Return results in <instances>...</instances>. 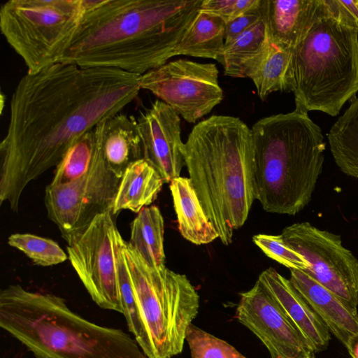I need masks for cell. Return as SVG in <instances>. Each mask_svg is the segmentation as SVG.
<instances>
[{"instance_id":"cell-23","label":"cell","mask_w":358,"mask_h":358,"mask_svg":"<svg viewBox=\"0 0 358 358\" xmlns=\"http://www.w3.org/2000/svg\"><path fill=\"white\" fill-rule=\"evenodd\" d=\"M129 245L152 268L165 265L164 250V222L159 208L155 205L143 208L130 224Z\"/></svg>"},{"instance_id":"cell-18","label":"cell","mask_w":358,"mask_h":358,"mask_svg":"<svg viewBox=\"0 0 358 358\" xmlns=\"http://www.w3.org/2000/svg\"><path fill=\"white\" fill-rule=\"evenodd\" d=\"M104 160L118 178L136 161L143 159V147L136 118L115 114L96 126Z\"/></svg>"},{"instance_id":"cell-14","label":"cell","mask_w":358,"mask_h":358,"mask_svg":"<svg viewBox=\"0 0 358 358\" xmlns=\"http://www.w3.org/2000/svg\"><path fill=\"white\" fill-rule=\"evenodd\" d=\"M142 141L143 159L160 174L166 183L180 177L185 164L180 119L160 100L141 111L136 118Z\"/></svg>"},{"instance_id":"cell-24","label":"cell","mask_w":358,"mask_h":358,"mask_svg":"<svg viewBox=\"0 0 358 358\" xmlns=\"http://www.w3.org/2000/svg\"><path fill=\"white\" fill-rule=\"evenodd\" d=\"M292 50L271 42L256 67L249 76L257 89L259 97L265 100L274 92H292Z\"/></svg>"},{"instance_id":"cell-34","label":"cell","mask_w":358,"mask_h":358,"mask_svg":"<svg viewBox=\"0 0 358 358\" xmlns=\"http://www.w3.org/2000/svg\"><path fill=\"white\" fill-rule=\"evenodd\" d=\"M345 347L352 358H358V333L349 340Z\"/></svg>"},{"instance_id":"cell-7","label":"cell","mask_w":358,"mask_h":358,"mask_svg":"<svg viewBox=\"0 0 358 358\" xmlns=\"http://www.w3.org/2000/svg\"><path fill=\"white\" fill-rule=\"evenodd\" d=\"M124 248L142 329L138 344L148 358H172L183 350L199 295L186 275L150 267L127 241Z\"/></svg>"},{"instance_id":"cell-33","label":"cell","mask_w":358,"mask_h":358,"mask_svg":"<svg viewBox=\"0 0 358 358\" xmlns=\"http://www.w3.org/2000/svg\"><path fill=\"white\" fill-rule=\"evenodd\" d=\"M262 16L261 0L253 7L226 23L225 42L227 43L254 25Z\"/></svg>"},{"instance_id":"cell-6","label":"cell","mask_w":358,"mask_h":358,"mask_svg":"<svg viewBox=\"0 0 358 358\" xmlns=\"http://www.w3.org/2000/svg\"><path fill=\"white\" fill-rule=\"evenodd\" d=\"M291 72L296 110L337 115L358 92V29L329 16L322 2L292 50Z\"/></svg>"},{"instance_id":"cell-36","label":"cell","mask_w":358,"mask_h":358,"mask_svg":"<svg viewBox=\"0 0 358 358\" xmlns=\"http://www.w3.org/2000/svg\"></svg>"},{"instance_id":"cell-3","label":"cell","mask_w":358,"mask_h":358,"mask_svg":"<svg viewBox=\"0 0 358 358\" xmlns=\"http://www.w3.org/2000/svg\"><path fill=\"white\" fill-rule=\"evenodd\" d=\"M184 159L208 218L222 243L229 245L255 199L251 129L238 117L212 115L193 127Z\"/></svg>"},{"instance_id":"cell-31","label":"cell","mask_w":358,"mask_h":358,"mask_svg":"<svg viewBox=\"0 0 358 358\" xmlns=\"http://www.w3.org/2000/svg\"><path fill=\"white\" fill-rule=\"evenodd\" d=\"M258 2L259 0H203L201 9L220 17L227 23Z\"/></svg>"},{"instance_id":"cell-10","label":"cell","mask_w":358,"mask_h":358,"mask_svg":"<svg viewBox=\"0 0 358 358\" xmlns=\"http://www.w3.org/2000/svg\"><path fill=\"white\" fill-rule=\"evenodd\" d=\"M93 164L80 178L64 185L49 184L44 201L48 217L62 237L90 224L97 215L112 211L120 178L107 166L97 127Z\"/></svg>"},{"instance_id":"cell-2","label":"cell","mask_w":358,"mask_h":358,"mask_svg":"<svg viewBox=\"0 0 358 358\" xmlns=\"http://www.w3.org/2000/svg\"><path fill=\"white\" fill-rule=\"evenodd\" d=\"M203 0H87L60 62L142 76L166 64Z\"/></svg>"},{"instance_id":"cell-11","label":"cell","mask_w":358,"mask_h":358,"mask_svg":"<svg viewBox=\"0 0 358 358\" xmlns=\"http://www.w3.org/2000/svg\"><path fill=\"white\" fill-rule=\"evenodd\" d=\"M218 74L213 63L178 59L141 76L140 86L150 91L185 120L195 123L223 99Z\"/></svg>"},{"instance_id":"cell-25","label":"cell","mask_w":358,"mask_h":358,"mask_svg":"<svg viewBox=\"0 0 358 358\" xmlns=\"http://www.w3.org/2000/svg\"><path fill=\"white\" fill-rule=\"evenodd\" d=\"M327 138L334 159L345 175L358 178V98L331 127Z\"/></svg>"},{"instance_id":"cell-1","label":"cell","mask_w":358,"mask_h":358,"mask_svg":"<svg viewBox=\"0 0 358 358\" xmlns=\"http://www.w3.org/2000/svg\"><path fill=\"white\" fill-rule=\"evenodd\" d=\"M141 76L57 63L19 80L0 143V203L15 213L26 187L73 143L138 96Z\"/></svg>"},{"instance_id":"cell-32","label":"cell","mask_w":358,"mask_h":358,"mask_svg":"<svg viewBox=\"0 0 358 358\" xmlns=\"http://www.w3.org/2000/svg\"><path fill=\"white\" fill-rule=\"evenodd\" d=\"M325 13L340 23L358 29V0H322Z\"/></svg>"},{"instance_id":"cell-16","label":"cell","mask_w":358,"mask_h":358,"mask_svg":"<svg viewBox=\"0 0 358 358\" xmlns=\"http://www.w3.org/2000/svg\"><path fill=\"white\" fill-rule=\"evenodd\" d=\"M290 282L344 346L358 333V311L303 270L290 269Z\"/></svg>"},{"instance_id":"cell-30","label":"cell","mask_w":358,"mask_h":358,"mask_svg":"<svg viewBox=\"0 0 358 358\" xmlns=\"http://www.w3.org/2000/svg\"><path fill=\"white\" fill-rule=\"evenodd\" d=\"M252 241L266 256L289 269L306 271L309 267L305 258L287 246L280 235L257 234Z\"/></svg>"},{"instance_id":"cell-13","label":"cell","mask_w":358,"mask_h":358,"mask_svg":"<svg viewBox=\"0 0 358 358\" xmlns=\"http://www.w3.org/2000/svg\"><path fill=\"white\" fill-rule=\"evenodd\" d=\"M236 317L262 341L271 358H293L315 352L258 280L241 294Z\"/></svg>"},{"instance_id":"cell-26","label":"cell","mask_w":358,"mask_h":358,"mask_svg":"<svg viewBox=\"0 0 358 358\" xmlns=\"http://www.w3.org/2000/svg\"><path fill=\"white\" fill-rule=\"evenodd\" d=\"M96 145L95 128L86 132L69 148L56 166L52 185L71 182L90 169L94 159Z\"/></svg>"},{"instance_id":"cell-29","label":"cell","mask_w":358,"mask_h":358,"mask_svg":"<svg viewBox=\"0 0 358 358\" xmlns=\"http://www.w3.org/2000/svg\"><path fill=\"white\" fill-rule=\"evenodd\" d=\"M192 358H247L234 346L191 324L186 333Z\"/></svg>"},{"instance_id":"cell-35","label":"cell","mask_w":358,"mask_h":358,"mask_svg":"<svg viewBox=\"0 0 358 358\" xmlns=\"http://www.w3.org/2000/svg\"><path fill=\"white\" fill-rule=\"evenodd\" d=\"M293 358H316L315 352H308L306 354Z\"/></svg>"},{"instance_id":"cell-15","label":"cell","mask_w":358,"mask_h":358,"mask_svg":"<svg viewBox=\"0 0 358 358\" xmlns=\"http://www.w3.org/2000/svg\"><path fill=\"white\" fill-rule=\"evenodd\" d=\"M258 280L315 352L326 350L331 340L330 331L289 279L270 267L260 273Z\"/></svg>"},{"instance_id":"cell-19","label":"cell","mask_w":358,"mask_h":358,"mask_svg":"<svg viewBox=\"0 0 358 358\" xmlns=\"http://www.w3.org/2000/svg\"><path fill=\"white\" fill-rule=\"evenodd\" d=\"M178 229L184 238L203 245L219 238L208 218L189 178L178 177L170 182Z\"/></svg>"},{"instance_id":"cell-5","label":"cell","mask_w":358,"mask_h":358,"mask_svg":"<svg viewBox=\"0 0 358 358\" xmlns=\"http://www.w3.org/2000/svg\"><path fill=\"white\" fill-rule=\"evenodd\" d=\"M255 199L268 213L294 215L310 201L326 143L308 113L265 117L251 128Z\"/></svg>"},{"instance_id":"cell-17","label":"cell","mask_w":358,"mask_h":358,"mask_svg":"<svg viewBox=\"0 0 358 358\" xmlns=\"http://www.w3.org/2000/svg\"><path fill=\"white\" fill-rule=\"evenodd\" d=\"M322 8V0H261L271 42L292 50L305 36Z\"/></svg>"},{"instance_id":"cell-21","label":"cell","mask_w":358,"mask_h":358,"mask_svg":"<svg viewBox=\"0 0 358 358\" xmlns=\"http://www.w3.org/2000/svg\"><path fill=\"white\" fill-rule=\"evenodd\" d=\"M225 31L226 22L220 17L200 8L171 57L187 55L213 59L222 64Z\"/></svg>"},{"instance_id":"cell-27","label":"cell","mask_w":358,"mask_h":358,"mask_svg":"<svg viewBox=\"0 0 358 358\" xmlns=\"http://www.w3.org/2000/svg\"><path fill=\"white\" fill-rule=\"evenodd\" d=\"M8 244L41 266L57 265L68 259L67 254L55 241L29 233L11 234L8 238Z\"/></svg>"},{"instance_id":"cell-9","label":"cell","mask_w":358,"mask_h":358,"mask_svg":"<svg viewBox=\"0 0 358 358\" xmlns=\"http://www.w3.org/2000/svg\"><path fill=\"white\" fill-rule=\"evenodd\" d=\"M115 215L108 211L85 227L68 234V259L92 299L103 309L122 314L116 249L120 234Z\"/></svg>"},{"instance_id":"cell-12","label":"cell","mask_w":358,"mask_h":358,"mask_svg":"<svg viewBox=\"0 0 358 358\" xmlns=\"http://www.w3.org/2000/svg\"><path fill=\"white\" fill-rule=\"evenodd\" d=\"M285 243L309 264L306 271L317 282L357 308L358 259L344 247L341 236L308 222L286 227L280 234Z\"/></svg>"},{"instance_id":"cell-20","label":"cell","mask_w":358,"mask_h":358,"mask_svg":"<svg viewBox=\"0 0 358 358\" xmlns=\"http://www.w3.org/2000/svg\"><path fill=\"white\" fill-rule=\"evenodd\" d=\"M164 183L160 174L143 158L132 163L120 178L112 213H138L152 203Z\"/></svg>"},{"instance_id":"cell-28","label":"cell","mask_w":358,"mask_h":358,"mask_svg":"<svg viewBox=\"0 0 358 358\" xmlns=\"http://www.w3.org/2000/svg\"><path fill=\"white\" fill-rule=\"evenodd\" d=\"M125 241L119 235L117 242V272L120 294L124 315L129 331L137 342L141 339L142 329L137 315L133 291L132 282L124 252Z\"/></svg>"},{"instance_id":"cell-8","label":"cell","mask_w":358,"mask_h":358,"mask_svg":"<svg viewBox=\"0 0 358 358\" xmlns=\"http://www.w3.org/2000/svg\"><path fill=\"white\" fill-rule=\"evenodd\" d=\"M87 0H8L0 30L27 73L59 63L86 13Z\"/></svg>"},{"instance_id":"cell-22","label":"cell","mask_w":358,"mask_h":358,"mask_svg":"<svg viewBox=\"0 0 358 358\" xmlns=\"http://www.w3.org/2000/svg\"><path fill=\"white\" fill-rule=\"evenodd\" d=\"M268 43L262 16L254 25L231 41L224 43L222 54L224 74L231 78H248Z\"/></svg>"},{"instance_id":"cell-4","label":"cell","mask_w":358,"mask_h":358,"mask_svg":"<svg viewBox=\"0 0 358 358\" xmlns=\"http://www.w3.org/2000/svg\"><path fill=\"white\" fill-rule=\"evenodd\" d=\"M0 327L36 358H148L122 330L85 319L59 296L17 284L0 292Z\"/></svg>"}]
</instances>
